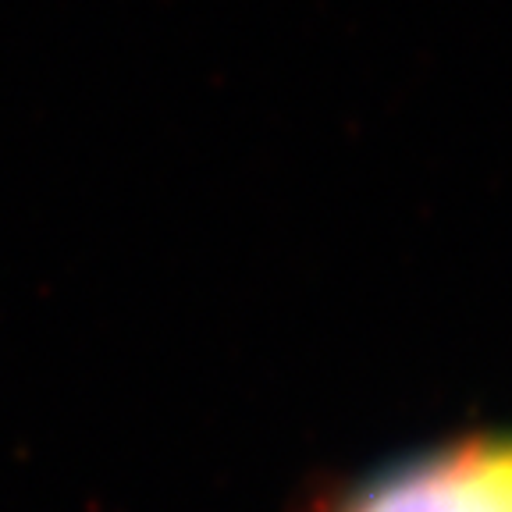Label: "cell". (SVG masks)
Segmentation results:
<instances>
[{
	"label": "cell",
	"mask_w": 512,
	"mask_h": 512,
	"mask_svg": "<svg viewBox=\"0 0 512 512\" xmlns=\"http://www.w3.org/2000/svg\"><path fill=\"white\" fill-rule=\"evenodd\" d=\"M338 512H512V434H470L399 459Z\"/></svg>",
	"instance_id": "cell-1"
}]
</instances>
